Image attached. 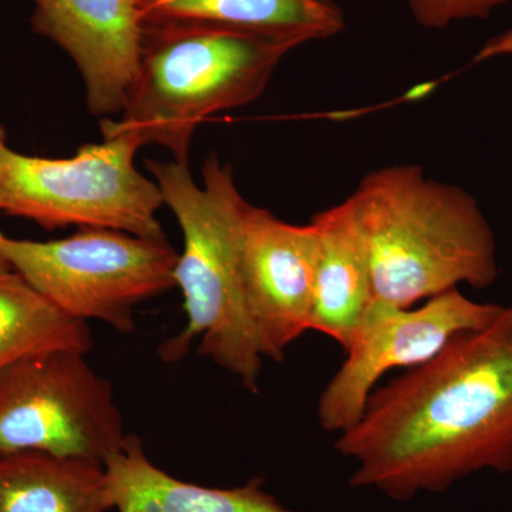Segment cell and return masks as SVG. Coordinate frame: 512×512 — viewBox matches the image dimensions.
I'll return each mask as SVG.
<instances>
[{
	"instance_id": "cell-1",
	"label": "cell",
	"mask_w": 512,
	"mask_h": 512,
	"mask_svg": "<svg viewBox=\"0 0 512 512\" xmlns=\"http://www.w3.org/2000/svg\"><path fill=\"white\" fill-rule=\"evenodd\" d=\"M335 450L356 463L350 487L400 503L480 471L512 474V302L375 390Z\"/></svg>"
},
{
	"instance_id": "cell-2",
	"label": "cell",
	"mask_w": 512,
	"mask_h": 512,
	"mask_svg": "<svg viewBox=\"0 0 512 512\" xmlns=\"http://www.w3.org/2000/svg\"><path fill=\"white\" fill-rule=\"evenodd\" d=\"M365 241L375 301L412 308L458 285L498 276L493 229L477 201L419 165L372 171L348 198Z\"/></svg>"
},
{
	"instance_id": "cell-3",
	"label": "cell",
	"mask_w": 512,
	"mask_h": 512,
	"mask_svg": "<svg viewBox=\"0 0 512 512\" xmlns=\"http://www.w3.org/2000/svg\"><path fill=\"white\" fill-rule=\"evenodd\" d=\"M144 165L184 238L174 281L183 293L187 325L161 346L160 356L177 362L200 339L198 353L256 393L264 353L242 288L241 222L248 201L235 184L234 171L217 154L202 164L201 184L190 165L157 160Z\"/></svg>"
},
{
	"instance_id": "cell-4",
	"label": "cell",
	"mask_w": 512,
	"mask_h": 512,
	"mask_svg": "<svg viewBox=\"0 0 512 512\" xmlns=\"http://www.w3.org/2000/svg\"><path fill=\"white\" fill-rule=\"evenodd\" d=\"M298 43L284 37L192 23L143 26L136 80L119 120H101L104 136L156 144L188 165L202 121L254 103Z\"/></svg>"
},
{
	"instance_id": "cell-5",
	"label": "cell",
	"mask_w": 512,
	"mask_h": 512,
	"mask_svg": "<svg viewBox=\"0 0 512 512\" xmlns=\"http://www.w3.org/2000/svg\"><path fill=\"white\" fill-rule=\"evenodd\" d=\"M140 148L114 134L84 144L73 157L26 156L10 146L0 123V212L47 231L74 225L167 238L157 218L160 188L134 164Z\"/></svg>"
},
{
	"instance_id": "cell-6",
	"label": "cell",
	"mask_w": 512,
	"mask_h": 512,
	"mask_svg": "<svg viewBox=\"0 0 512 512\" xmlns=\"http://www.w3.org/2000/svg\"><path fill=\"white\" fill-rule=\"evenodd\" d=\"M180 252L167 238L80 228L53 241L0 237V258L70 318L136 329L134 308L175 286Z\"/></svg>"
},
{
	"instance_id": "cell-7",
	"label": "cell",
	"mask_w": 512,
	"mask_h": 512,
	"mask_svg": "<svg viewBox=\"0 0 512 512\" xmlns=\"http://www.w3.org/2000/svg\"><path fill=\"white\" fill-rule=\"evenodd\" d=\"M127 436L113 386L84 353L46 350L0 372V457L45 453L104 466Z\"/></svg>"
},
{
	"instance_id": "cell-8",
	"label": "cell",
	"mask_w": 512,
	"mask_h": 512,
	"mask_svg": "<svg viewBox=\"0 0 512 512\" xmlns=\"http://www.w3.org/2000/svg\"><path fill=\"white\" fill-rule=\"evenodd\" d=\"M501 309L498 303L473 301L458 288L420 308L373 302L345 348L346 359L320 393V426L339 434L352 429L386 373L429 362L451 339L493 322Z\"/></svg>"
},
{
	"instance_id": "cell-9",
	"label": "cell",
	"mask_w": 512,
	"mask_h": 512,
	"mask_svg": "<svg viewBox=\"0 0 512 512\" xmlns=\"http://www.w3.org/2000/svg\"><path fill=\"white\" fill-rule=\"evenodd\" d=\"M318 235L245 204L241 222V279L249 316L264 357L284 360L309 330Z\"/></svg>"
},
{
	"instance_id": "cell-10",
	"label": "cell",
	"mask_w": 512,
	"mask_h": 512,
	"mask_svg": "<svg viewBox=\"0 0 512 512\" xmlns=\"http://www.w3.org/2000/svg\"><path fill=\"white\" fill-rule=\"evenodd\" d=\"M30 25L76 64L93 116L121 114L138 70L141 26L134 0H32Z\"/></svg>"
},
{
	"instance_id": "cell-11",
	"label": "cell",
	"mask_w": 512,
	"mask_h": 512,
	"mask_svg": "<svg viewBox=\"0 0 512 512\" xmlns=\"http://www.w3.org/2000/svg\"><path fill=\"white\" fill-rule=\"evenodd\" d=\"M103 467L111 510L117 512H296L269 494L261 478L217 488L171 476L147 457L133 434Z\"/></svg>"
},
{
	"instance_id": "cell-12",
	"label": "cell",
	"mask_w": 512,
	"mask_h": 512,
	"mask_svg": "<svg viewBox=\"0 0 512 512\" xmlns=\"http://www.w3.org/2000/svg\"><path fill=\"white\" fill-rule=\"evenodd\" d=\"M318 235L309 330L349 345L375 302L369 254L348 200L312 218Z\"/></svg>"
},
{
	"instance_id": "cell-13",
	"label": "cell",
	"mask_w": 512,
	"mask_h": 512,
	"mask_svg": "<svg viewBox=\"0 0 512 512\" xmlns=\"http://www.w3.org/2000/svg\"><path fill=\"white\" fill-rule=\"evenodd\" d=\"M141 26L192 23L249 30L298 45L345 29L335 0H134Z\"/></svg>"
},
{
	"instance_id": "cell-14",
	"label": "cell",
	"mask_w": 512,
	"mask_h": 512,
	"mask_svg": "<svg viewBox=\"0 0 512 512\" xmlns=\"http://www.w3.org/2000/svg\"><path fill=\"white\" fill-rule=\"evenodd\" d=\"M110 510L100 464L45 453L0 457V512Z\"/></svg>"
},
{
	"instance_id": "cell-15",
	"label": "cell",
	"mask_w": 512,
	"mask_h": 512,
	"mask_svg": "<svg viewBox=\"0 0 512 512\" xmlns=\"http://www.w3.org/2000/svg\"><path fill=\"white\" fill-rule=\"evenodd\" d=\"M92 348L87 322L57 309L0 258V372L46 350L70 349L87 355Z\"/></svg>"
},
{
	"instance_id": "cell-16",
	"label": "cell",
	"mask_w": 512,
	"mask_h": 512,
	"mask_svg": "<svg viewBox=\"0 0 512 512\" xmlns=\"http://www.w3.org/2000/svg\"><path fill=\"white\" fill-rule=\"evenodd\" d=\"M511 0H407L413 18L426 29H444L457 20L485 19Z\"/></svg>"
},
{
	"instance_id": "cell-17",
	"label": "cell",
	"mask_w": 512,
	"mask_h": 512,
	"mask_svg": "<svg viewBox=\"0 0 512 512\" xmlns=\"http://www.w3.org/2000/svg\"><path fill=\"white\" fill-rule=\"evenodd\" d=\"M501 56H512V30L488 40V42L481 47L476 57H474V62H485V60L495 59V57Z\"/></svg>"
},
{
	"instance_id": "cell-18",
	"label": "cell",
	"mask_w": 512,
	"mask_h": 512,
	"mask_svg": "<svg viewBox=\"0 0 512 512\" xmlns=\"http://www.w3.org/2000/svg\"><path fill=\"white\" fill-rule=\"evenodd\" d=\"M0 237H2V234H0Z\"/></svg>"
}]
</instances>
